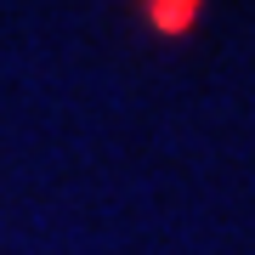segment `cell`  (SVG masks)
Masks as SVG:
<instances>
[{
  "mask_svg": "<svg viewBox=\"0 0 255 255\" xmlns=\"http://www.w3.org/2000/svg\"><path fill=\"white\" fill-rule=\"evenodd\" d=\"M199 6L204 0H142V17L153 34H187L199 23Z\"/></svg>",
  "mask_w": 255,
  "mask_h": 255,
  "instance_id": "1",
  "label": "cell"
}]
</instances>
